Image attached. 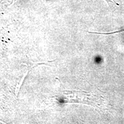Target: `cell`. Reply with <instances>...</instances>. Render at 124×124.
Returning <instances> with one entry per match:
<instances>
[{
	"label": "cell",
	"instance_id": "1",
	"mask_svg": "<svg viewBox=\"0 0 124 124\" xmlns=\"http://www.w3.org/2000/svg\"><path fill=\"white\" fill-rule=\"evenodd\" d=\"M124 29H122V30H120V31H115V32H111V33H97V32H89V33H95V34H100V35H111V34H113V33H120L121 32H124Z\"/></svg>",
	"mask_w": 124,
	"mask_h": 124
}]
</instances>
